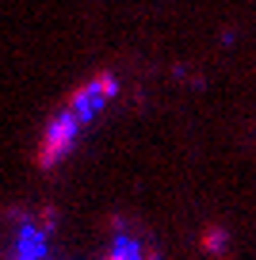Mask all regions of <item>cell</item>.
<instances>
[{"label":"cell","instance_id":"cell-1","mask_svg":"<svg viewBox=\"0 0 256 260\" xmlns=\"http://www.w3.org/2000/svg\"><path fill=\"white\" fill-rule=\"evenodd\" d=\"M80 134H84V126H80L77 119H73L65 107H57L54 119L46 122V130H42L39 138V153H35V165L39 169H57V165L65 161V157L77 149Z\"/></svg>","mask_w":256,"mask_h":260}]
</instances>
